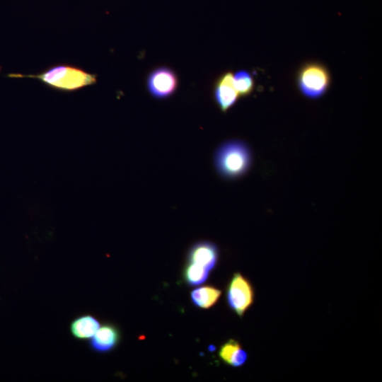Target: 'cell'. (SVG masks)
I'll list each match as a JSON object with an SVG mask.
<instances>
[{
  "label": "cell",
  "mask_w": 382,
  "mask_h": 382,
  "mask_svg": "<svg viewBox=\"0 0 382 382\" xmlns=\"http://www.w3.org/2000/svg\"><path fill=\"white\" fill-rule=\"evenodd\" d=\"M214 98L222 112H226L237 102L239 95L233 85V74L226 71L214 83Z\"/></svg>",
  "instance_id": "6"
},
{
  "label": "cell",
  "mask_w": 382,
  "mask_h": 382,
  "mask_svg": "<svg viewBox=\"0 0 382 382\" xmlns=\"http://www.w3.org/2000/svg\"><path fill=\"white\" fill-rule=\"evenodd\" d=\"M296 83L304 97L318 99L328 91L331 84V75L328 69L322 63L308 62L299 69Z\"/></svg>",
  "instance_id": "3"
},
{
  "label": "cell",
  "mask_w": 382,
  "mask_h": 382,
  "mask_svg": "<svg viewBox=\"0 0 382 382\" xmlns=\"http://www.w3.org/2000/svg\"><path fill=\"white\" fill-rule=\"evenodd\" d=\"M209 270L196 263L188 262L184 271L185 282L195 286L204 283L208 277Z\"/></svg>",
  "instance_id": "13"
},
{
  "label": "cell",
  "mask_w": 382,
  "mask_h": 382,
  "mask_svg": "<svg viewBox=\"0 0 382 382\" xmlns=\"http://www.w3.org/2000/svg\"><path fill=\"white\" fill-rule=\"evenodd\" d=\"M219 355L224 362L233 367L243 366L248 358L247 352L241 347L240 343L233 339L221 347Z\"/></svg>",
  "instance_id": "10"
},
{
  "label": "cell",
  "mask_w": 382,
  "mask_h": 382,
  "mask_svg": "<svg viewBox=\"0 0 382 382\" xmlns=\"http://www.w3.org/2000/svg\"><path fill=\"white\" fill-rule=\"evenodd\" d=\"M233 85L239 96L250 95L255 88L253 76L246 70H239L233 74Z\"/></svg>",
  "instance_id": "12"
},
{
  "label": "cell",
  "mask_w": 382,
  "mask_h": 382,
  "mask_svg": "<svg viewBox=\"0 0 382 382\" xmlns=\"http://www.w3.org/2000/svg\"><path fill=\"white\" fill-rule=\"evenodd\" d=\"M218 173L226 179H236L245 175L252 164L250 147L243 141L231 139L222 143L214 156Z\"/></svg>",
  "instance_id": "2"
},
{
  "label": "cell",
  "mask_w": 382,
  "mask_h": 382,
  "mask_svg": "<svg viewBox=\"0 0 382 382\" xmlns=\"http://www.w3.org/2000/svg\"><path fill=\"white\" fill-rule=\"evenodd\" d=\"M8 76L36 79L49 88L64 92L78 91L97 81L96 75L66 64L52 66L37 74H9Z\"/></svg>",
  "instance_id": "1"
},
{
  "label": "cell",
  "mask_w": 382,
  "mask_h": 382,
  "mask_svg": "<svg viewBox=\"0 0 382 382\" xmlns=\"http://www.w3.org/2000/svg\"><path fill=\"white\" fill-rule=\"evenodd\" d=\"M221 294V291L211 286L195 289L191 291L192 303L197 307L209 308L214 306Z\"/></svg>",
  "instance_id": "11"
},
{
  "label": "cell",
  "mask_w": 382,
  "mask_h": 382,
  "mask_svg": "<svg viewBox=\"0 0 382 382\" xmlns=\"http://www.w3.org/2000/svg\"><path fill=\"white\" fill-rule=\"evenodd\" d=\"M226 299L230 308L242 317L253 303V287L241 273H235L228 283Z\"/></svg>",
  "instance_id": "4"
},
{
  "label": "cell",
  "mask_w": 382,
  "mask_h": 382,
  "mask_svg": "<svg viewBox=\"0 0 382 382\" xmlns=\"http://www.w3.org/2000/svg\"><path fill=\"white\" fill-rule=\"evenodd\" d=\"M146 86L154 98L157 99L167 98L171 96L178 88V76L169 67H158L149 74L146 79Z\"/></svg>",
  "instance_id": "5"
},
{
  "label": "cell",
  "mask_w": 382,
  "mask_h": 382,
  "mask_svg": "<svg viewBox=\"0 0 382 382\" xmlns=\"http://www.w3.org/2000/svg\"><path fill=\"white\" fill-rule=\"evenodd\" d=\"M120 332L112 324L100 326L96 334L91 337L89 345L91 349L98 353H105L112 350L118 344Z\"/></svg>",
  "instance_id": "8"
},
{
  "label": "cell",
  "mask_w": 382,
  "mask_h": 382,
  "mask_svg": "<svg viewBox=\"0 0 382 382\" xmlns=\"http://www.w3.org/2000/svg\"><path fill=\"white\" fill-rule=\"evenodd\" d=\"M189 262L196 263L208 270H213L219 259L218 247L209 241H199L192 245L188 251Z\"/></svg>",
  "instance_id": "7"
},
{
  "label": "cell",
  "mask_w": 382,
  "mask_h": 382,
  "mask_svg": "<svg viewBox=\"0 0 382 382\" xmlns=\"http://www.w3.org/2000/svg\"><path fill=\"white\" fill-rule=\"evenodd\" d=\"M97 318L91 315H83L76 318L70 325L71 335L78 340L91 338L100 328Z\"/></svg>",
  "instance_id": "9"
}]
</instances>
